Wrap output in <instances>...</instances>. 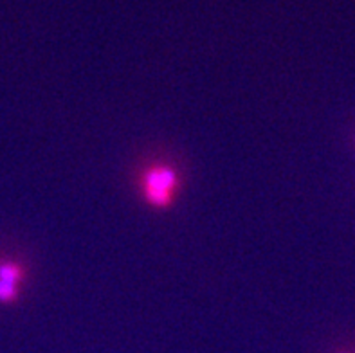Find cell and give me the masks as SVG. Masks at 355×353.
I'll return each mask as SVG.
<instances>
[{
    "label": "cell",
    "mask_w": 355,
    "mask_h": 353,
    "mask_svg": "<svg viewBox=\"0 0 355 353\" xmlns=\"http://www.w3.org/2000/svg\"><path fill=\"white\" fill-rule=\"evenodd\" d=\"M179 189V173L170 164H155L143 173L141 193L144 202L155 209H166L171 206Z\"/></svg>",
    "instance_id": "obj_1"
},
{
    "label": "cell",
    "mask_w": 355,
    "mask_h": 353,
    "mask_svg": "<svg viewBox=\"0 0 355 353\" xmlns=\"http://www.w3.org/2000/svg\"><path fill=\"white\" fill-rule=\"evenodd\" d=\"M24 279V268L15 261H4L0 264V282L20 285Z\"/></svg>",
    "instance_id": "obj_2"
},
{
    "label": "cell",
    "mask_w": 355,
    "mask_h": 353,
    "mask_svg": "<svg viewBox=\"0 0 355 353\" xmlns=\"http://www.w3.org/2000/svg\"><path fill=\"white\" fill-rule=\"evenodd\" d=\"M18 295V285L0 282V303H13Z\"/></svg>",
    "instance_id": "obj_3"
}]
</instances>
